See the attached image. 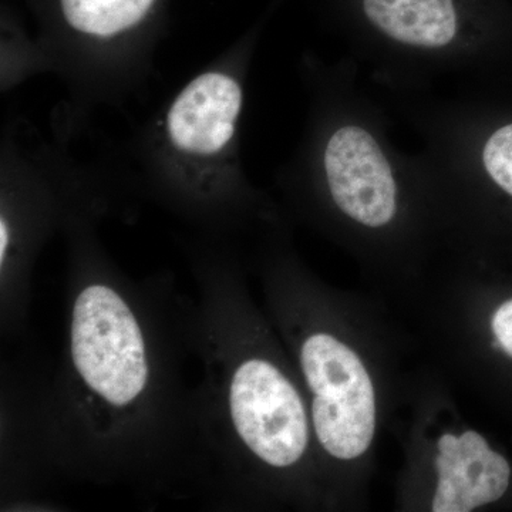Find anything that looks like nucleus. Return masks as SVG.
<instances>
[{
	"label": "nucleus",
	"instance_id": "1",
	"mask_svg": "<svg viewBox=\"0 0 512 512\" xmlns=\"http://www.w3.org/2000/svg\"><path fill=\"white\" fill-rule=\"evenodd\" d=\"M70 350L77 375L110 406H130L146 390L150 366L143 330L110 286L89 285L77 295Z\"/></svg>",
	"mask_w": 512,
	"mask_h": 512
},
{
	"label": "nucleus",
	"instance_id": "2",
	"mask_svg": "<svg viewBox=\"0 0 512 512\" xmlns=\"http://www.w3.org/2000/svg\"><path fill=\"white\" fill-rule=\"evenodd\" d=\"M301 363L319 443L339 460L362 456L376 427L375 390L362 360L333 336L316 333L303 343Z\"/></svg>",
	"mask_w": 512,
	"mask_h": 512
},
{
	"label": "nucleus",
	"instance_id": "3",
	"mask_svg": "<svg viewBox=\"0 0 512 512\" xmlns=\"http://www.w3.org/2000/svg\"><path fill=\"white\" fill-rule=\"evenodd\" d=\"M229 413L239 439L272 467L301 460L309 426L301 396L278 367L249 359L235 369L229 383Z\"/></svg>",
	"mask_w": 512,
	"mask_h": 512
},
{
	"label": "nucleus",
	"instance_id": "4",
	"mask_svg": "<svg viewBox=\"0 0 512 512\" xmlns=\"http://www.w3.org/2000/svg\"><path fill=\"white\" fill-rule=\"evenodd\" d=\"M330 194L352 220L370 228L389 224L396 214L392 168L375 138L360 127H343L325 151Z\"/></svg>",
	"mask_w": 512,
	"mask_h": 512
},
{
	"label": "nucleus",
	"instance_id": "5",
	"mask_svg": "<svg viewBox=\"0 0 512 512\" xmlns=\"http://www.w3.org/2000/svg\"><path fill=\"white\" fill-rule=\"evenodd\" d=\"M242 89L229 74L208 72L185 86L167 113V134L181 153L211 157L234 137Z\"/></svg>",
	"mask_w": 512,
	"mask_h": 512
},
{
	"label": "nucleus",
	"instance_id": "6",
	"mask_svg": "<svg viewBox=\"0 0 512 512\" xmlns=\"http://www.w3.org/2000/svg\"><path fill=\"white\" fill-rule=\"evenodd\" d=\"M439 485L434 512H468L500 500L510 485L511 468L476 431L443 434L436 460Z\"/></svg>",
	"mask_w": 512,
	"mask_h": 512
},
{
	"label": "nucleus",
	"instance_id": "7",
	"mask_svg": "<svg viewBox=\"0 0 512 512\" xmlns=\"http://www.w3.org/2000/svg\"><path fill=\"white\" fill-rule=\"evenodd\" d=\"M360 10L370 25L409 46H447L460 22L457 0H360Z\"/></svg>",
	"mask_w": 512,
	"mask_h": 512
},
{
	"label": "nucleus",
	"instance_id": "8",
	"mask_svg": "<svg viewBox=\"0 0 512 512\" xmlns=\"http://www.w3.org/2000/svg\"><path fill=\"white\" fill-rule=\"evenodd\" d=\"M156 0H60L64 19L77 32L110 37L138 25Z\"/></svg>",
	"mask_w": 512,
	"mask_h": 512
},
{
	"label": "nucleus",
	"instance_id": "9",
	"mask_svg": "<svg viewBox=\"0 0 512 512\" xmlns=\"http://www.w3.org/2000/svg\"><path fill=\"white\" fill-rule=\"evenodd\" d=\"M485 170L512 197V124L498 128L484 147Z\"/></svg>",
	"mask_w": 512,
	"mask_h": 512
},
{
	"label": "nucleus",
	"instance_id": "10",
	"mask_svg": "<svg viewBox=\"0 0 512 512\" xmlns=\"http://www.w3.org/2000/svg\"><path fill=\"white\" fill-rule=\"evenodd\" d=\"M491 328L498 345L512 357V299L495 311Z\"/></svg>",
	"mask_w": 512,
	"mask_h": 512
},
{
	"label": "nucleus",
	"instance_id": "11",
	"mask_svg": "<svg viewBox=\"0 0 512 512\" xmlns=\"http://www.w3.org/2000/svg\"><path fill=\"white\" fill-rule=\"evenodd\" d=\"M9 247V228L6 224L5 218L0 222V261H5L6 251Z\"/></svg>",
	"mask_w": 512,
	"mask_h": 512
}]
</instances>
